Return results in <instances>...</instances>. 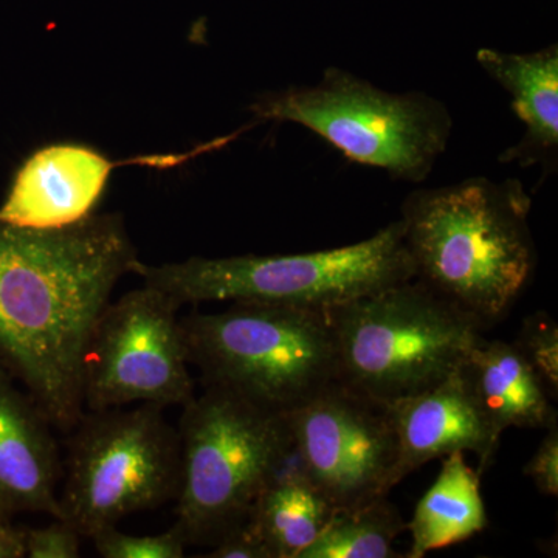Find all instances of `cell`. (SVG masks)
Here are the masks:
<instances>
[{
    "label": "cell",
    "mask_w": 558,
    "mask_h": 558,
    "mask_svg": "<svg viewBox=\"0 0 558 558\" xmlns=\"http://www.w3.org/2000/svg\"><path fill=\"white\" fill-rule=\"evenodd\" d=\"M137 263L120 216L49 230L0 222V352L50 425L75 428L83 417L87 341Z\"/></svg>",
    "instance_id": "6da1fadb"
},
{
    "label": "cell",
    "mask_w": 558,
    "mask_h": 558,
    "mask_svg": "<svg viewBox=\"0 0 558 558\" xmlns=\"http://www.w3.org/2000/svg\"><path fill=\"white\" fill-rule=\"evenodd\" d=\"M531 208L517 179L470 178L413 191L400 222L416 279L484 328L501 322L537 267Z\"/></svg>",
    "instance_id": "7a4b0ae2"
},
{
    "label": "cell",
    "mask_w": 558,
    "mask_h": 558,
    "mask_svg": "<svg viewBox=\"0 0 558 558\" xmlns=\"http://www.w3.org/2000/svg\"><path fill=\"white\" fill-rule=\"evenodd\" d=\"M325 312L339 381L380 403L413 398L449 379L486 329L416 278Z\"/></svg>",
    "instance_id": "3957f363"
},
{
    "label": "cell",
    "mask_w": 558,
    "mask_h": 558,
    "mask_svg": "<svg viewBox=\"0 0 558 558\" xmlns=\"http://www.w3.org/2000/svg\"><path fill=\"white\" fill-rule=\"evenodd\" d=\"M219 314L180 319L191 365L205 388L288 414L339 380L336 339L325 311L236 301Z\"/></svg>",
    "instance_id": "277c9868"
},
{
    "label": "cell",
    "mask_w": 558,
    "mask_h": 558,
    "mask_svg": "<svg viewBox=\"0 0 558 558\" xmlns=\"http://www.w3.org/2000/svg\"><path fill=\"white\" fill-rule=\"evenodd\" d=\"M132 274L180 306L256 301L318 311L416 278L400 219L347 247L296 255L194 256L161 266L138 259Z\"/></svg>",
    "instance_id": "5b68a950"
},
{
    "label": "cell",
    "mask_w": 558,
    "mask_h": 558,
    "mask_svg": "<svg viewBox=\"0 0 558 558\" xmlns=\"http://www.w3.org/2000/svg\"><path fill=\"white\" fill-rule=\"evenodd\" d=\"M264 121H288L325 138L349 160L421 183L449 145L453 119L425 92L392 94L340 68L315 86L271 92L252 106Z\"/></svg>",
    "instance_id": "8992f818"
},
{
    "label": "cell",
    "mask_w": 558,
    "mask_h": 558,
    "mask_svg": "<svg viewBox=\"0 0 558 558\" xmlns=\"http://www.w3.org/2000/svg\"><path fill=\"white\" fill-rule=\"evenodd\" d=\"M175 524L186 545H215L247 521L289 438L286 414L218 388L183 405Z\"/></svg>",
    "instance_id": "52a82bcc"
},
{
    "label": "cell",
    "mask_w": 558,
    "mask_h": 558,
    "mask_svg": "<svg viewBox=\"0 0 558 558\" xmlns=\"http://www.w3.org/2000/svg\"><path fill=\"white\" fill-rule=\"evenodd\" d=\"M163 407L92 411L75 425L60 517L83 537L116 526L178 494L179 433Z\"/></svg>",
    "instance_id": "ba28073f"
},
{
    "label": "cell",
    "mask_w": 558,
    "mask_h": 558,
    "mask_svg": "<svg viewBox=\"0 0 558 558\" xmlns=\"http://www.w3.org/2000/svg\"><path fill=\"white\" fill-rule=\"evenodd\" d=\"M180 307L146 284L106 306L84 351V405L90 411L131 403L165 409L194 398Z\"/></svg>",
    "instance_id": "9c48e42d"
},
{
    "label": "cell",
    "mask_w": 558,
    "mask_h": 558,
    "mask_svg": "<svg viewBox=\"0 0 558 558\" xmlns=\"http://www.w3.org/2000/svg\"><path fill=\"white\" fill-rule=\"evenodd\" d=\"M288 416L315 487L336 509L388 497L399 442L387 403L336 380Z\"/></svg>",
    "instance_id": "30bf717a"
},
{
    "label": "cell",
    "mask_w": 558,
    "mask_h": 558,
    "mask_svg": "<svg viewBox=\"0 0 558 558\" xmlns=\"http://www.w3.org/2000/svg\"><path fill=\"white\" fill-rule=\"evenodd\" d=\"M387 407L399 442L396 486L425 462L458 451L476 454L480 473L494 464L501 436L488 424L461 366L438 387Z\"/></svg>",
    "instance_id": "8fae6325"
},
{
    "label": "cell",
    "mask_w": 558,
    "mask_h": 558,
    "mask_svg": "<svg viewBox=\"0 0 558 558\" xmlns=\"http://www.w3.org/2000/svg\"><path fill=\"white\" fill-rule=\"evenodd\" d=\"M97 150L53 145L38 150L17 172L0 222L22 229H61L90 216L116 168Z\"/></svg>",
    "instance_id": "7c38bea8"
},
{
    "label": "cell",
    "mask_w": 558,
    "mask_h": 558,
    "mask_svg": "<svg viewBox=\"0 0 558 558\" xmlns=\"http://www.w3.org/2000/svg\"><path fill=\"white\" fill-rule=\"evenodd\" d=\"M476 61L497 81L524 124L519 143L502 150L501 163L521 168L542 167L543 175L557 171L558 163V46L531 53L480 49Z\"/></svg>",
    "instance_id": "4fadbf2b"
},
{
    "label": "cell",
    "mask_w": 558,
    "mask_h": 558,
    "mask_svg": "<svg viewBox=\"0 0 558 558\" xmlns=\"http://www.w3.org/2000/svg\"><path fill=\"white\" fill-rule=\"evenodd\" d=\"M46 421L0 379V509L60 517V461Z\"/></svg>",
    "instance_id": "5bb4252c"
},
{
    "label": "cell",
    "mask_w": 558,
    "mask_h": 558,
    "mask_svg": "<svg viewBox=\"0 0 558 558\" xmlns=\"http://www.w3.org/2000/svg\"><path fill=\"white\" fill-rule=\"evenodd\" d=\"M461 371L497 435L512 427L546 432L558 425L554 400L512 343L481 337Z\"/></svg>",
    "instance_id": "9a60e30c"
},
{
    "label": "cell",
    "mask_w": 558,
    "mask_h": 558,
    "mask_svg": "<svg viewBox=\"0 0 558 558\" xmlns=\"http://www.w3.org/2000/svg\"><path fill=\"white\" fill-rule=\"evenodd\" d=\"M481 495V473L469 468L464 453L444 458L433 486L418 499L413 519L407 523L411 548L407 558H422L432 550L468 542L487 526Z\"/></svg>",
    "instance_id": "2e32d148"
},
{
    "label": "cell",
    "mask_w": 558,
    "mask_h": 558,
    "mask_svg": "<svg viewBox=\"0 0 558 558\" xmlns=\"http://www.w3.org/2000/svg\"><path fill=\"white\" fill-rule=\"evenodd\" d=\"M336 508L311 481L270 484L253 505L248 521L274 558H299L322 534Z\"/></svg>",
    "instance_id": "e0dca14e"
},
{
    "label": "cell",
    "mask_w": 558,
    "mask_h": 558,
    "mask_svg": "<svg viewBox=\"0 0 558 558\" xmlns=\"http://www.w3.org/2000/svg\"><path fill=\"white\" fill-rule=\"evenodd\" d=\"M407 523L387 497L352 509H336L332 519L299 558H395L396 538Z\"/></svg>",
    "instance_id": "ac0fdd59"
},
{
    "label": "cell",
    "mask_w": 558,
    "mask_h": 558,
    "mask_svg": "<svg viewBox=\"0 0 558 558\" xmlns=\"http://www.w3.org/2000/svg\"><path fill=\"white\" fill-rule=\"evenodd\" d=\"M529 366L545 385L549 398H558V328L556 319L546 312L529 315L517 339L512 341Z\"/></svg>",
    "instance_id": "d6986e66"
},
{
    "label": "cell",
    "mask_w": 558,
    "mask_h": 558,
    "mask_svg": "<svg viewBox=\"0 0 558 558\" xmlns=\"http://www.w3.org/2000/svg\"><path fill=\"white\" fill-rule=\"evenodd\" d=\"M90 539L105 558H182L186 546L175 527L159 535H130L112 526L102 529Z\"/></svg>",
    "instance_id": "ffe728a7"
},
{
    "label": "cell",
    "mask_w": 558,
    "mask_h": 558,
    "mask_svg": "<svg viewBox=\"0 0 558 558\" xmlns=\"http://www.w3.org/2000/svg\"><path fill=\"white\" fill-rule=\"evenodd\" d=\"M81 537L72 524L57 519L50 526L28 532L25 554L31 558H76L81 556Z\"/></svg>",
    "instance_id": "44dd1931"
},
{
    "label": "cell",
    "mask_w": 558,
    "mask_h": 558,
    "mask_svg": "<svg viewBox=\"0 0 558 558\" xmlns=\"http://www.w3.org/2000/svg\"><path fill=\"white\" fill-rule=\"evenodd\" d=\"M524 475L546 497L558 495V425L546 429L545 438L523 469Z\"/></svg>",
    "instance_id": "7402d4cb"
},
{
    "label": "cell",
    "mask_w": 558,
    "mask_h": 558,
    "mask_svg": "<svg viewBox=\"0 0 558 558\" xmlns=\"http://www.w3.org/2000/svg\"><path fill=\"white\" fill-rule=\"evenodd\" d=\"M207 557L274 558V554L256 527L247 520L240 526L231 529L218 543H215V549Z\"/></svg>",
    "instance_id": "603a6c76"
},
{
    "label": "cell",
    "mask_w": 558,
    "mask_h": 558,
    "mask_svg": "<svg viewBox=\"0 0 558 558\" xmlns=\"http://www.w3.org/2000/svg\"><path fill=\"white\" fill-rule=\"evenodd\" d=\"M25 556V537L10 531L0 529V558H17Z\"/></svg>",
    "instance_id": "cb8c5ba5"
},
{
    "label": "cell",
    "mask_w": 558,
    "mask_h": 558,
    "mask_svg": "<svg viewBox=\"0 0 558 558\" xmlns=\"http://www.w3.org/2000/svg\"><path fill=\"white\" fill-rule=\"evenodd\" d=\"M0 379H3L2 371H0Z\"/></svg>",
    "instance_id": "d4e9b609"
},
{
    "label": "cell",
    "mask_w": 558,
    "mask_h": 558,
    "mask_svg": "<svg viewBox=\"0 0 558 558\" xmlns=\"http://www.w3.org/2000/svg\"><path fill=\"white\" fill-rule=\"evenodd\" d=\"M3 527H5V526H3L2 521H0V529H3Z\"/></svg>",
    "instance_id": "484cf974"
}]
</instances>
